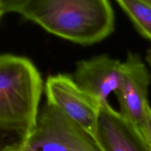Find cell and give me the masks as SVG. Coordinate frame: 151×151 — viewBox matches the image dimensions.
Instances as JSON below:
<instances>
[{
	"label": "cell",
	"mask_w": 151,
	"mask_h": 151,
	"mask_svg": "<svg viewBox=\"0 0 151 151\" xmlns=\"http://www.w3.org/2000/svg\"><path fill=\"white\" fill-rule=\"evenodd\" d=\"M47 103L95 136L102 103L81 88L72 77L58 74L48 77L45 83Z\"/></svg>",
	"instance_id": "cell-4"
},
{
	"label": "cell",
	"mask_w": 151,
	"mask_h": 151,
	"mask_svg": "<svg viewBox=\"0 0 151 151\" xmlns=\"http://www.w3.org/2000/svg\"><path fill=\"white\" fill-rule=\"evenodd\" d=\"M145 60L149 66L150 75H151V47L147 50V53H146V56H145Z\"/></svg>",
	"instance_id": "cell-12"
},
{
	"label": "cell",
	"mask_w": 151,
	"mask_h": 151,
	"mask_svg": "<svg viewBox=\"0 0 151 151\" xmlns=\"http://www.w3.org/2000/svg\"><path fill=\"white\" fill-rule=\"evenodd\" d=\"M122 74V63L107 55H100L78 62L73 78L82 89L104 103L118 89Z\"/></svg>",
	"instance_id": "cell-7"
},
{
	"label": "cell",
	"mask_w": 151,
	"mask_h": 151,
	"mask_svg": "<svg viewBox=\"0 0 151 151\" xmlns=\"http://www.w3.org/2000/svg\"><path fill=\"white\" fill-rule=\"evenodd\" d=\"M138 32L151 41V7L141 0H116Z\"/></svg>",
	"instance_id": "cell-8"
},
{
	"label": "cell",
	"mask_w": 151,
	"mask_h": 151,
	"mask_svg": "<svg viewBox=\"0 0 151 151\" xmlns=\"http://www.w3.org/2000/svg\"><path fill=\"white\" fill-rule=\"evenodd\" d=\"M17 151H103L95 137L55 106L47 103L33 131Z\"/></svg>",
	"instance_id": "cell-3"
},
{
	"label": "cell",
	"mask_w": 151,
	"mask_h": 151,
	"mask_svg": "<svg viewBox=\"0 0 151 151\" xmlns=\"http://www.w3.org/2000/svg\"><path fill=\"white\" fill-rule=\"evenodd\" d=\"M22 139L17 133L0 128V151H17Z\"/></svg>",
	"instance_id": "cell-9"
},
{
	"label": "cell",
	"mask_w": 151,
	"mask_h": 151,
	"mask_svg": "<svg viewBox=\"0 0 151 151\" xmlns=\"http://www.w3.org/2000/svg\"><path fill=\"white\" fill-rule=\"evenodd\" d=\"M20 14L50 33L82 45L100 42L114 29L109 0H32Z\"/></svg>",
	"instance_id": "cell-1"
},
{
	"label": "cell",
	"mask_w": 151,
	"mask_h": 151,
	"mask_svg": "<svg viewBox=\"0 0 151 151\" xmlns=\"http://www.w3.org/2000/svg\"><path fill=\"white\" fill-rule=\"evenodd\" d=\"M0 9H1V8H0Z\"/></svg>",
	"instance_id": "cell-15"
},
{
	"label": "cell",
	"mask_w": 151,
	"mask_h": 151,
	"mask_svg": "<svg viewBox=\"0 0 151 151\" xmlns=\"http://www.w3.org/2000/svg\"><path fill=\"white\" fill-rule=\"evenodd\" d=\"M150 71L137 53L129 52L122 63L120 84L114 92L119 105V113L134 124L139 125L145 117L148 106Z\"/></svg>",
	"instance_id": "cell-5"
},
{
	"label": "cell",
	"mask_w": 151,
	"mask_h": 151,
	"mask_svg": "<svg viewBox=\"0 0 151 151\" xmlns=\"http://www.w3.org/2000/svg\"><path fill=\"white\" fill-rule=\"evenodd\" d=\"M142 1H143L144 3L147 4V5H149L150 7H151V0H141Z\"/></svg>",
	"instance_id": "cell-13"
},
{
	"label": "cell",
	"mask_w": 151,
	"mask_h": 151,
	"mask_svg": "<svg viewBox=\"0 0 151 151\" xmlns=\"http://www.w3.org/2000/svg\"><path fill=\"white\" fill-rule=\"evenodd\" d=\"M94 137L103 151H151L139 128L109 102L102 103Z\"/></svg>",
	"instance_id": "cell-6"
},
{
	"label": "cell",
	"mask_w": 151,
	"mask_h": 151,
	"mask_svg": "<svg viewBox=\"0 0 151 151\" xmlns=\"http://www.w3.org/2000/svg\"><path fill=\"white\" fill-rule=\"evenodd\" d=\"M139 128L151 148V107L150 105L147 107L145 117L143 122L139 125Z\"/></svg>",
	"instance_id": "cell-11"
},
{
	"label": "cell",
	"mask_w": 151,
	"mask_h": 151,
	"mask_svg": "<svg viewBox=\"0 0 151 151\" xmlns=\"http://www.w3.org/2000/svg\"><path fill=\"white\" fill-rule=\"evenodd\" d=\"M32 0H0V8L3 13L14 12L20 14L24 7Z\"/></svg>",
	"instance_id": "cell-10"
},
{
	"label": "cell",
	"mask_w": 151,
	"mask_h": 151,
	"mask_svg": "<svg viewBox=\"0 0 151 151\" xmlns=\"http://www.w3.org/2000/svg\"><path fill=\"white\" fill-rule=\"evenodd\" d=\"M3 14H4V13H3V12L1 11V9H0V18H1V16H2Z\"/></svg>",
	"instance_id": "cell-14"
},
{
	"label": "cell",
	"mask_w": 151,
	"mask_h": 151,
	"mask_svg": "<svg viewBox=\"0 0 151 151\" xmlns=\"http://www.w3.org/2000/svg\"><path fill=\"white\" fill-rule=\"evenodd\" d=\"M42 91L41 76L30 60L0 55V128L27 137L36 125Z\"/></svg>",
	"instance_id": "cell-2"
}]
</instances>
